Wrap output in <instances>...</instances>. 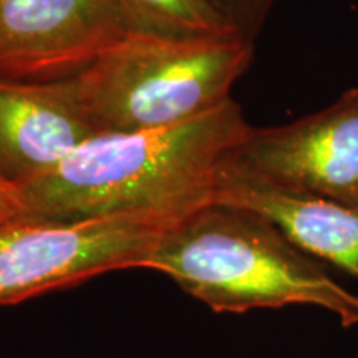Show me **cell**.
<instances>
[{
  "instance_id": "obj_11",
  "label": "cell",
  "mask_w": 358,
  "mask_h": 358,
  "mask_svg": "<svg viewBox=\"0 0 358 358\" xmlns=\"http://www.w3.org/2000/svg\"><path fill=\"white\" fill-rule=\"evenodd\" d=\"M24 216V199L20 191L0 176V222Z\"/></svg>"
},
{
  "instance_id": "obj_10",
  "label": "cell",
  "mask_w": 358,
  "mask_h": 358,
  "mask_svg": "<svg viewBox=\"0 0 358 358\" xmlns=\"http://www.w3.org/2000/svg\"><path fill=\"white\" fill-rule=\"evenodd\" d=\"M239 38L254 45L275 0H208Z\"/></svg>"
},
{
  "instance_id": "obj_5",
  "label": "cell",
  "mask_w": 358,
  "mask_h": 358,
  "mask_svg": "<svg viewBox=\"0 0 358 358\" xmlns=\"http://www.w3.org/2000/svg\"><path fill=\"white\" fill-rule=\"evenodd\" d=\"M227 163L284 189L358 208V88L292 123L250 127Z\"/></svg>"
},
{
  "instance_id": "obj_4",
  "label": "cell",
  "mask_w": 358,
  "mask_h": 358,
  "mask_svg": "<svg viewBox=\"0 0 358 358\" xmlns=\"http://www.w3.org/2000/svg\"><path fill=\"white\" fill-rule=\"evenodd\" d=\"M185 214L133 213L85 221L0 222V307L141 268L158 237Z\"/></svg>"
},
{
  "instance_id": "obj_6",
  "label": "cell",
  "mask_w": 358,
  "mask_h": 358,
  "mask_svg": "<svg viewBox=\"0 0 358 358\" xmlns=\"http://www.w3.org/2000/svg\"><path fill=\"white\" fill-rule=\"evenodd\" d=\"M127 32L113 0H0V77L71 78Z\"/></svg>"
},
{
  "instance_id": "obj_8",
  "label": "cell",
  "mask_w": 358,
  "mask_h": 358,
  "mask_svg": "<svg viewBox=\"0 0 358 358\" xmlns=\"http://www.w3.org/2000/svg\"><path fill=\"white\" fill-rule=\"evenodd\" d=\"M213 201L266 217L290 243L358 279V208L284 189L245 174L226 161Z\"/></svg>"
},
{
  "instance_id": "obj_3",
  "label": "cell",
  "mask_w": 358,
  "mask_h": 358,
  "mask_svg": "<svg viewBox=\"0 0 358 358\" xmlns=\"http://www.w3.org/2000/svg\"><path fill=\"white\" fill-rule=\"evenodd\" d=\"M252 45L239 37L182 38L128 32L75 75L100 133L173 127L231 98L249 69Z\"/></svg>"
},
{
  "instance_id": "obj_2",
  "label": "cell",
  "mask_w": 358,
  "mask_h": 358,
  "mask_svg": "<svg viewBox=\"0 0 358 358\" xmlns=\"http://www.w3.org/2000/svg\"><path fill=\"white\" fill-rule=\"evenodd\" d=\"M141 268L161 272L217 313L313 306L358 324V295L266 217L211 203L169 224Z\"/></svg>"
},
{
  "instance_id": "obj_9",
  "label": "cell",
  "mask_w": 358,
  "mask_h": 358,
  "mask_svg": "<svg viewBox=\"0 0 358 358\" xmlns=\"http://www.w3.org/2000/svg\"><path fill=\"white\" fill-rule=\"evenodd\" d=\"M129 32L182 38L237 37L208 0H113Z\"/></svg>"
},
{
  "instance_id": "obj_7",
  "label": "cell",
  "mask_w": 358,
  "mask_h": 358,
  "mask_svg": "<svg viewBox=\"0 0 358 358\" xmlns=\"http://www.w3.org/2000/svg\"><path fill=\"white\" fill-rule=\"evenodd\" d=\"M98 134L73 77H0V176L19 191Z\"/></svg>"
},
{
  "instance_id": "obj_1",
  "label": "cell",
  "mask_w": 358,
  "mask_h": 358,
  "mask_svg": "<svg viewBox=\"0 0 358 358\" xmlns=\"http://www.w3.org/2000/svg\"><path fill=\"white\" fill-rule=\"evenodd\" d=\"M249 129L229 98L173 127L101 133L22 187V217L70 222L133 213L187 214L211 203L219 173Z\"/></svg>"
}]
</instances>
